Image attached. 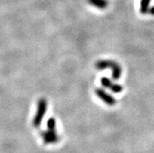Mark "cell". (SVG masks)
Segmentation results:
<instances>
[{
  "instance_id": "cell-1",
  "label": "cell",
  "mask_w": 154,
  "mask_h": 153,
  "mask_svg": "<svg viewBox=\"0 0 154 153\" xmlns=\"http://www.w3.org/2000/svg\"><path fill=\"white\" fill-rule=\"evenodd\" d=\"M96 67L98 70H104L109 68L112 70V78L113 80H118L121 78V68L119 64L111 60H100L96 63Z\"/></svg>"
},
{
  "instance_id": "cell-2",
  "label": "cell",
  "mask_w": 154,
  "mask_h": 153,
  "mask_svg": "<svg viewBox=\"0 0 154 153\" xmlns=\"http://www.w3.org/2000/svg\"><path fill=\"white\" fill-rule=\"evenodd\" d=\"M47 110V101L45 99H39L38 102L37 112L33 120V124L35 127H38L42 124L43 117L45 116Z\"/></svg>"
},
{
  "instance_id": "cell-3",
  "label": "cell",
  "mask_w": 154,
  "mask_h": 153,
  "mask_svg": "<svg viewBox=\"0 0 154 153\" xmlns=\"http://www.w3.org/2000/svg\"><path fill=\"white\" fill-rule=\"evenodd\" d=\"M95 92H96L98 97L100 98L102 101L104 102L106 104L108 105V106H114L116 104L115 99L110 95H109L107 92H106L103 89L97 88V89H96Z\"/></svg>"
},
{
  "instance_id": "cell-4",
  "label": "cell",
  "mask_w": 154,
  "mask_h": 153,
  "mask_svg": "<svg viewBox=\"0 0 154 153\" xmlns=\"http://www.w3.org/2000/svg\"><path fill=\"white\" fill-rule=\"evenodd\" d=\"M42 137L46 142H55L57 140V136L56 134V130H48L47 132H43Z\"/></svg>"
},
{
  "instance_id": "cell-5",
  "label": "cell",
  "mask_w": 154,
  "mask_h": 153,
  "mask_svg": "<svg viewBox=\"0 0 154 153\" xmlns=\"http://www.w3.org/2000/svg\"><path fill=\"white\" fill-rule=\"evenodd\" d=\"M88 2L92 6H95L98 9H100V10H103L108 6L107 0H88Z\"/></svg>"
},
{
  "instance_id": "cell-6",
  "label": "cell",
  "mask_w": 154,
  "mask_h": 153,
  "mask_svg": "<svg viewBox=\"0 0 154 153\" xmlns=\"http://www.w3.org/2000/svg\"><path fill=\"white\" fill-rule=\"evenodd\" d=\"M151 0H141L140 2V12L142 14H146L148 13L149 9Z\"/></svg>"
},
{
  "instance_id": "cell-7",
  "label": "cell",
  "mask_w": 154,
  "mask_h": 153,
  "mask_svg": "<svg viewBox=\"0 0 154 153\" xmlns=\"http://www.w3.org/2000/svg\"><path fill=\"white\" fill-rule=\"evenodd\" d=\"M101 84L104 87H106V88H110V87H112V85H113V82H112V81L110 79H109L108 78H105V77H103V78H102L101 79Z\"/></svg>"
},
{
  "instance_id": "cell-8",
  "label": "cell",
  "mask_w": 154,
  "mask_h": 153,
  "mask_svg": "<svg viewBox=\"0 0 154 153\" xmlns=\"http://www.w3.org/2000/svg\"><path fill=\"white\" fill-rule=\"evenodd\" d=\"M47 127L48 130H56V120L54 118L51 117L47 121Z\"/></svg>"
},
{
  "instance_id": "cell-9",
  "label": "cell",
  "mask_w": 154,
  "mask_h": 153,
  "mask_svg": "<svg viewBox=\"0 0 154 153\" xmlns=\"http://www.w3.org/2000/svg\"><path fill=\"white\" fill-rule=\"evenodd\" d=\"M109 89L111 90L114 93H121L122 90H123V87H121L120 84H113V85L112 87L109 88Z\"/></svg>"
},
{
  "instance_id": "cell-10",
  "label": "cell",
  "mask_w": 154,
  "mask_h": 153,
  "mask_svg": "<svg viewBox=\"0 0 154 153\" xmlns=\"http://www.w3.org/2000/svg\"><path fill=\"white\" fill-rule=\"evenodd\" d=\"M148 13H149V14H150V15L154 16V6H152V7L149 8V9Z\"/></svg>"
}]
</instances>
